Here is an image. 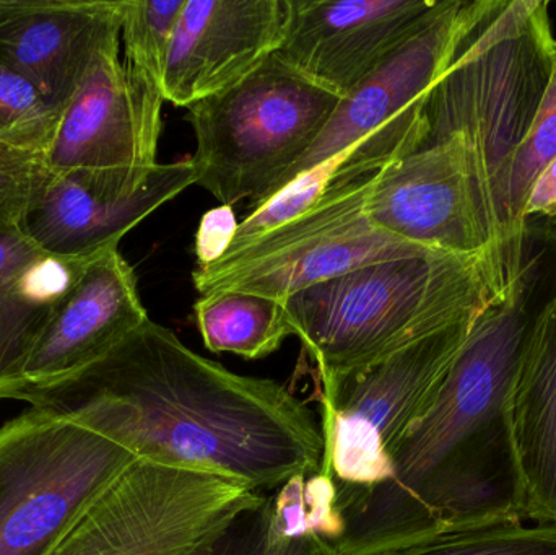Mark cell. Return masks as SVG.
<instances>
[{
  "label": "cell",
  "instance_id": "1",
  "mask_svg": "<svg viewBox=\"0 0 556 555\" xmlns=\"http://www.w3.org/2000/svg\"><path fill=\"white\" fill-rule=\"evenodd\" d=\"M13 400L137 459L233 479L260 494L323 468V427L300 398L202 357L152 319L80 374L23 388Z\"/></svg>",
  "mask_w": 556,
  "mask_h": 555
},
{
  "label": "cell",
  "instance_id": "2",
  "mask_svg": "<svg viewBox=\"0 0 556 555\" xmlns=\"http://www.w3.org/2000/svg\"><path fill=\"white\" fill-rule=\"evenodd\" d=\"M541 254L483 310L424 416L391 452V476L337 491L340 555H359L446 525L521 518L505 411L541 302Z\"/></svg>",
  "mask_w": 556,
  "mask_h": 555
},
{
  "label": "cell",
  "instance_id": "3",
  "mask_svg": "<svg viewBox=\"0 0 556 555\" xmlns=\"http://www.w3.org/2000/svg\"><path fill=\"white\" fill-rule=\"evenodd\" d=\"M506 292L490 254L427 251L359 267L281 303L323 387L483 312Z\"/></svg>",
  "mask_w": 556,
  "mask_h": 555
},
{
  "label": "cell",
  "instance_id": "4",
  "mask_svg": "<svg viewBox=\"0 0 556 555\" xmlns=\"http://www.w3.org/2000/svg\"><path fill=\"white\" fill-rule=\"evenodd\" d=\"M548 7L547 0H506L467 39L425 100V146L454 134L466 137L485 172L493 214L554 77Z\"/></svg>",
  "mask_w": 556,
  "mask_h": 555
},
{
  "label": "cell",
  "instance_id": "5",
  "mask_svg": "<svg viewBox=\"0 0 556 555\" xmlns=\"http://www.w3.org/2000/svg\"><path fill=\"white\" fill-rule=\"evenodd\" d=\"M340 97L277 54L247 78L188 106L195 136L194 185L222 205H260L276 194L316 142Z\"/></svg>",
  "mask_w": 556,
  "mask_h": 555
},
{
  "label": "cell",
  "instance_id": "6",
  "mask_svg": "<svg viewBox=\"0 0 556 555\" xmlns=\"http://www.w3.org/2000/svg\"><path fill=\"white\" fill-rule=\"evenodd\" d=\"M111 440L39 411L0 427V555H49L130 465Z\"/></svg>",
  "mask_w": 556,
  "mask_h": 555
},
{
  "label": "cell",
  "instance_id": "7",
  "mask_svg": "<svg viewBox=\"0 0 556 555\" xmlns=\"http://www.w3.org/2000/svg\"><path fill=\"white\" fill-rule=\"evenodd\" d=\"M266 497L233 479L136 459L49 555H205Z\"/></svg>",
  "mask_w": 556,
  "mask_h": 555
},
{
  "label": "cell",
  "instance_id": "8",
  "mask_svg": "<svg viewBox=\"0 0 556 555\" xmlns=\"http://www.w3.org/2000/svg\"><path fill=\"white\" fill-rule=\"evenodd\" d=\"M482 312L371 367L323 384L320 472L337 491L372 488L391 476V452L437 396Z\"/></svg>",
  "mask_w": 556,
  "mask_h": 555
},
{
  "label": "cell",
  "instance_id": "9",
  "mask_svg": "<svg viewBox=\"0 0 556 555\" xmlns=\"http://www.w3.org/2000/svg\"><path fill=\"white\" fill-rule=\"evenodd\" d=\"M378 175L337 186L300 217L208 266L195 267V290L201 297L235 290L283 302L359 267L434 251L399 240L369 220L366 199Z\"/></svg>",
  "mask_w": 556,
  "mask_h": 555
},
{
  "label": "cell",
  "instance_id": "10",
  "mask_svg": "<svg viewBox=\"0 0 556 555\" xmlns=\"http://www.w3.org/2000/svg\"><path fill=\"white\" fill-rule=\"evenodd\" d=\"M366 214L386 234L417 247L490 254L500 273L489 181L476 149L460 134L382 168L366 199Z\"/></svg>",
  "mask_w": 556,
  "mask_h": 555
},
{
  "label": "cell",
  "instance_id": "11",
  "mask_svg": "<svg viewBox=\"0 0 556 555\" xmlns=\"http://www.w3.org/2000/svg\"><path fill=\"white\" fill-rule=\"evenodd\" d=\"M505 0H441L421 23L362 84L340 98L329 123L277 191L309 169L394 127L425 121L428 91L444 74L467 39Z\"/></svg>",
  "mask_w": 556,
  "mask_h": 555
},
{
  "label": "cell",
  "instance_id": "12",
  "mask_svg": "<svg viewBox=\"0 0 556 555\" xmlns=\"http://www.w3.org/2000/svg\"><path fill=\"white\" fill-rule=\"evenodd\" d=\"M192 159L130 168L49 172L22 228L46 253L91 260L194 185Z\"/></svg>",
  "mask_w": 556,
  "mask_h": 555
},
{
  "label": "cell",
  "instance_id": "13",
  "mask_svg": "<svg viewBox=\"0 0 556 555\" xmlns=\"http://www.w3.org/2000/svg\"><path fill=\"white\" fill-rule=\"evenodd\" d=\"M119 52L121 42L101 52L62 108L42 155L49 172L155 165L165 98Z\"/></svg>",
  "mask_w": 556,
  "mask_h": 555
},
{
  "label": "cell",
  "instance_id": "14",
  "mask_svg": "<svg viewBox=\"0 0 556 555\" xmlns=\"http://www.w3.org/2000/svg\"><path fill=\"white\" fill-rule=\"evenodd\" d=\"M441 0H291L276 54L314 84L345 97L375 72Z\"/></svg>",
  "mask_w": 556,
  "mask_h": 555
},
{
  "label": "cell",
  "instance_id": "15",
  "mask_svg": "<svg viewBox=\"0 0 556 555\" xmlns=\"http://www.w3.org/2000/svg\"><path fill=\"white\" fill-rule=\"evenodd\" d=\"M291 0H186L166 58L165 101L188 108L240 84L276 54Z\"/></svg>",
  "mask_w": 556,
  "mask_h": 555
},
{
  "label": "cell",
  "instance_id": "16",
  "mask_svg": "<svg viewBox=\"0 0 556 555\" xmlns=\"http://www.w3.org/2000/svg\"><path fill=\"white\" fill-rule=\"evenodd\" d=\"M123 0H0V64L62 110L101 52L121 42Z\"/></svg>",
  "mask_w": 556,
  "mask_h": 555
},
{
  "label": "cell",
  "instance_id": "17",
  "mask_svg": "<svg viewBox=\"0 0 556 555\" xmlns=\"http://www.w3.org/2000/svg\"><path fill=\"white\" fill-rule=\"evenodd\" d=\"M149 319L136 273L119 250L93 257L26 358L20 390L80 374Z\"/></svg>",
  "mask_w": 556,
  "mask_h": 555
},
{
  "label": "cell",
  "instance_id": "18",
  "mask_svg": "<svg viewBox=\"0 0 556 555\" xmlns=\"http://www.w3.org/2000/svg\"><path fill=\"white\" fill-rule=\"evenodd\" d=\"M516 515L556 527V297L535 319L505 411Z\"/></svg>",
  "mask_w": 556,
  "mask_h": 555
},
{
  "label": "cell",
  "instance_id": "19",
  "mask_svg": "<svg viewBox=\"0 0 556 555\" xmlns=\"http://www.w3.org/2000/svg\"><path fill=\"white\" fill-rule=\"evenodd\" d=\"M91 260L46 253L22 225L0 224V401L18 393L26 358Z\"/></svg>",
  "mask_w": 556,
  "mask_h": 555
},
{
  "label": "cell",
  "instance_id": "20",
  "mask_svg": "<svg viewBox=\"0 0 556 555\" xmlns=\"http://www.w3.org/2000/svg\"><path fill=\"white\" fill-rule=\"evenodd\" d=\"M556 159V62L554 77L538 116L513 156L505 188L495 205L496 257L503 283L509 289L528 261L526 202L535 179Z\"/></svg>",
  "mask_w": 556,
  "mask_h": 555
},
{
  "label": "cell",
  "instance_id": "21",
  "mask_svg": "<svg viewBox=\"0 0 556 555\" xmlns=\"http://www.w3.org/2000/svg\"><path fill=\"white\" fill-rule=\"evenodd\" d=\"M195 321L205 348L247 361L269 357L293 336L283 303L257 293L220 290L201 297Z\"/></svg>",
  "mask_w": 556,
  "mask_h": 555
},
{
  "label": "cell",
  "instance_id": "22",
  "mask_svg": "<svg viewBox=\"0 0 556 555\" xmlns=\"http://www.w3.org/2000/svg\"><path fill=\"white\" fill-rule=\"evenodd\" d=\"M359 555H556V527L518 518L446 525Z\"/></svg>",
  "mask_w": 556,
  "mask_h": 555
},
{
  "label": "cell",
  "instance_id": "23",
  "mask_svg": "<svg viewBox=\"0 0 556 555\" xmlns=\"http://www.w3.org/2000/svg\"><path fill=\"white\" fill-rule=\"evenodd\" d=\"M186 0H123L124 62L162 88L173 33Z\"/></svg>",
  "mask_w": 556,
  "mask_h": 555
},
{
  "label": "cell",
  "instance_id": "24",
  "mask_svg": "<svg viewBox=\"0 0 556 555\" xmlns=\"http://www.w3.org/2000/svg\"><path fill=\"white\" fill-rule=\"evenodd\" d=\"M59 117L61 110L33 81L0 64V143L45 155Z\"/></svg>",
  "mask_w": 556,
  "mask_h": 555
},
{
  "label": "cell",
  "instance_id": "25",
  "mask_svg": "<svg viewBox=\"0 0 556 555\" xmlns=\"http://www.w3.org/2000/svg\"><path fill=\"white\" fill-rule=\"evenodd\" d=\"M205 555H340L326 538L285 537L274 520L273 494L243 512Z\"/></svg>",
  "mask_w": 556,
  "mask_h": 555
},
{
  "label": "cell",
  "instance_id": "26",
  "mask_svg": "<svg viewBox=\"0 0 556 555\" xmlns=\"http://www.w3.org/2000/svg\"><path fill=\"white\" fill-rule=\"evenodd\" d=\"M48 176L42 155L0 143V224H22Z\"/></svg>",
  "mask_w": 556,
  "mask_h": 555
},
{
  "label": "cell",
  "instance_id": "27",
  "mask_svg": "<svg viewBox=\"0 0 556 555\" xmlns=\"http://www.w3.org/2000/svg\"><path fill=\"white\" fill-rule=\"evenodd\" d=\"M238 225L233 209L230 205H220L212 209L202 217L195 235V257L198 267L208 266L220 260L228 248L233 243Z\"/></svg>",
  "mask_w": 556,
  "mask_h": 555
},
{
  "label": "cell",
  "instance_id": "28",
  "mask_svg": "<svg viewBox=\"0 0 556 555\" xmlns=\"http://www.w3.org/2000/svg\"><path fill=\"white\" fill-rule=\"evenodd\" d=\"M526 220L532 217H556V159L535 179L525 209Z\"/></svg>",
  "mask_w": 556,
  "mask_h": 555
}]
</instances>
